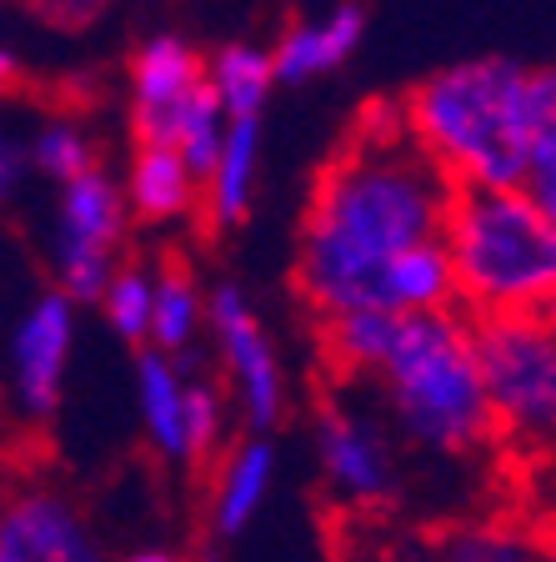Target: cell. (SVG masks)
<instances>
[{"label": "cell", "instance_id": "obj_1", "mask_svg": "<svg viewBox=\"0 0 556 562\" xmlns=\"http://www.w3.org/2000/svg\"><path fill=\"white\" fill-rule=\"evenodd\" d=\"M456 181L411 136L401 105L376 101L316 171L296 232L291 286L306 312H382V281L406 246L441 241Z\"/></svg>", "mask_w": 556, "mask_h": 562}, {"label": "cell", "instance_id": "obj_2", "mask_svg": "<svg viewBox=\"0 0 556 562\" xmlns=\"http://www.w3.org/2000/svg\"><path fill=\"white\" fill-rule=\"evenodd\" d=\"M326 367L361 382L406 452L472 462L497 447L491 407L472 351V316L441 312H337L321 316Z\"/></svg>", "mask_w": 556, "mask_h": 562}, {"label": "cell", "instance_id": "obj_3", "mask_svg": "<svg viewBox=\"0 0 556 562\" xmlns=\"http://www.w3.org/2000/svg\"><path fill=\"white\" fill-rule=\"evenodd\" d=\"M396 105L456 187H522L532 140L556 126V76L517 56H476L431 70Z\"/></svg>", "mask_w": 556, "mask_h": 562}, {"label": "cell", "instance_id": "obj_4", "mask_svg": "<svg viewBox=\"0 0 556 562\" xmlns=\"http://www.w3.org/2000/svg\"><path fill=\"white\" fill-rule=\"evenodd\" d=\"M441 241L466 316L552 312L556 216L522 187H456Z\"/></svg>", "mask_w": 556, "mask_h": 562}, {"label": "cell", "instance_id": "obj_5", "mask_svg": "<svg viewBox=\"0 0 556 562\" xmlns=\"http://www.w3.org/2000/svg\"><path fill=\"white\" fill-rule=\"evenodd\" d=\"M472 351L497 447L546 457L556 442V327L552 312L472 316Z\"/></svg>", "mask_w": 556, "mask_h": 562}, {"label": "cell", "instance_id": "obj_6", "mask_svg": "<svg viewBox=\"0 0 556 562\" xmlns=\"http://www.w3.org/2000/svg\"><path fill=\"white\" fill-rule=\"evenodd\" d=\"M126 191L105 166L70 176L56 187V236H50V271L60 292L76 306H91L101 296L105 277L116 271L126 246Z\"/></svg>", "mask_w": 556, "mask_h": 562}, {"label": "cell", "instance_id": "obj_7", "mask_svg": "<svg viewBox=\"0 0 556 562\" xmlns=\"http://www.w3.org/2000/svg\"><path fill=\"white\" fill-rule=\"evenodd\" d=\"M316 468L326 497L347 513H382L401 497V442L376 407L326 397L316 412Z\"/></svg>", "mask_w": 556, "mask_h": 562}, {"label": "cell", "instance_id": "obj_8", "mask_svg": "<svg viewBox=\"0 0 556 562\" xmlns=\"http://www.w3.org/2000/svg\"><path fill=\"white\" fill-rule=\"evenodd\" d=\"M206 331L220 357V386L246 432H271L286 417V367L276 357L261 312L236 281H220L206 292Z\"/></svg>", "mask_w": 556, "mask_h": 562}, {"label": "cell", "instance_id": "obj_9", "mask_svg": "<svg viewBox=\"0 0 556 562\" xmlns=\"http://www.w3.org/2000/svg\"><path fill=\"white\" fill-rule=\"evenodd\" d=\"M76 327H81V306L60 286L35 292L25 312L15 316L11 341H5V392H11V412L25 427L56 422L60 402H66L70 357H76Z\"/></svg>", "mask_w": 556, "mask_h": 562}, {"label": "cell", "instance_id": "obj_10", "mask_svg": "<svg viewBox=\"0 0 556 562\" xmlns=\"http://www.w3.org/2000/svg\"><path fill=\"white\" fill-rule=\"evenodd\" d=\"M0 562H111L86 507L56 482L0 492Z\"/></svg>", "mask_w": 556, "mask_h": 562}, {"label": "cell", "instance_id": "obj_11", "mask_svg": "<svg viewBox=\"0 0 556 562\" xmlns=\"http://www.w3.org/2000/svg\"><path fill=\"white\" fill-rule=\"evenodd\" d=\"M201 86H206V56L185 35H146L131 56V131L136 140L166 146Z\"/></svg>", "mask_w": 556, "mask_h": 562}, {"label": "cell", "instance_id": "obj_12", "mask_svg": "<svg viewBox=\"0 0 556 562\" xmlns=\"http://www.w3.org/2000/svg\"><path fill=\"white\" fill-rule=\"evenodd\" d=\"M261 146H266V116H226L220 146L201 181V216L216 232H236L251 222L256 187H261Z\"/></svg>", "mask_w": 556, "mask_h": 562}, {"label": "cell", "instance_id": "obj_13", "mask_svg": "<svg viewBox=\"0 0 556 562\" xmlns=\"http://www.w3.org/2000/svg\"><path fill=\"white\" fill-rule=\"evenodd\" d=\"M366 41V11L356 0L337 5L331 15H316V21H296L276 35V46H266L271 56V76L276 86H306L321 81L331 70H341L356 46Z\"/></svg>", "mask_w": 556, "mask_h": 562}, {"label": "cell", "instance_id": "obj_14", "mask_svg": "<svg viewBox=\"0 0 556 562\" xmlns=\"http://www.w3.org/2000/svg\"><path fill=\"white\" fill-rule=\"evenodd\" d=\"M216 482H211V532L241 538L261 517L276 487V442L271 432H246L231 452H216Z\"/></svg>", "mask_w": 556, "mask_h": 562}, {"label": "cell", "instance_id": "obj_15", "mask_svg": "<svg viewBox=\"0 0 556 562\" xmlns=\"http://www.w3.org/2000/svg\"><path fill=\"white\" fill-rule=\"evenodd\" d=\"M121 191H126L131 222L140 226H181L201 211V181L161 140H136Z\"/></svg>", "mask_w": 556, "mask_h": 562}, {"label": "cell", "instance_id": "obj_16", "mask_svg": "<svg viewBox=\"0 0 556 562\" xmlns=\"http://www.w3.org/2000/svg\"><path fill=\"white\" fill-rule=\"evenodd\" d=\"M185 367L156 347H140L136 357V412L140 432L166 468H191L185 462Z\"/></svg>", "mask_w": 556, "mask_h": 562}, {"label": "cell", "instance_id": "obj_17", "mask_svg": "<svg viewBox=\"0 0 556 562\" xmlns=\"http://www.w3.org/2000/svg\"><path fill=\"white\" fill-rule=\"evenodd\" d=\"M382 562H546L526 532L497 522H456L392 542Z\"/></svg>", "mask_w": 556, "mask_h": 562}, {"label": "cell", "instance_id": "obj_18", "mask_svg": "<svg viewBox=\"0 0 556 562\" xmlns=\"http://www.w3.org/2000/svg\"><path fill=\"white\" fill-rule=\"evenodd\" d=\"M206 337V292L185 267H156V302H151V337L146 347L166 351L175 362H191V351Z\"/></svg>", "mask_w": 556, "mask_h": 562}, {"label": "cell", "instance_id": "obj_19", "mask_svg": "<svg viewBox=\"0 0 556 562\" xmlns=\"http://www.w3.org/2000/svg\"><path fill=\"white\" fill-rule=\"evenodd\" d=\"M206 86L216 95L220 116H266V101L276 91L266 46L251 41H231L216 56H206Z\"/></svg>", "mask_w": 556, "mask_h": 562}, {"label": "cell", "instance_id": "obj_20", "mask_svg": "<svg viewBox=\"0 0 556 562\" xmlns=\"http://www.w3.org/2000/svg\"><path fill=\"white\" fill-rule=\"evenodd\" d=\"M151 302H156V267L126 261V257L116 261V271L105 277L101 296H95L105 327L116 331L126 347H146V337H151Z\"/></svg>", "mask_w": 556, "mask_h": 562}, {"label": "cell", "instance_id": "obj_21", "mask_svg": "<svg viewBox=\"0 0 556 562\" xmlns=\"http://www.w3.org/2000/svg\"><path fill=\"white\" fill-rule=\"evenodd\" d=\"M25 156H31V176H41V181H50V187H60V181H70V176L101 166V156H95V136L81 126V121H66V116L41 121L35 136L25 140Z\"/></svg>", "mask_w": 556, "mask_h": 562}, {"label": "cell", "instance_id": "obj_22", "mask_svg": "<svg viewBox=\"0 0 556 562\" xmlns=\"http://www.w3.org/2000/svg\"><path fill=\"white\" fill-rule=\"evenodd\" d=\"M231 417L236 412H231L226 386L211 382V376H196L185 367V462H191V468L216 462V452L226 447Z\"/></svg>", "mask_w": 556, "mask_h": 562}, {"label": "cell", "instance_id": "obj_23", "mask_svg": "<svg viewBox=\"0 0 556 562\" xmlns=\"http://www.w3.org/2000/svg\"><path fill=\"white\" fill-rule=\"evenodd\" d=\"M25 181H31V156H25V140L15 136V131H0V211L21 196Z\"/></svg>", "mask_w": 556, "mask_h": 562}, {"label": "cell", "instance_id": "obj_24", "mask_svg": "<svg viewBox=\"0 0 556 562\" xmlns=\"http://www.w3.org/2000/svg\"><path fill=\"white\" fill-rule=\"evenodd\" d=\"M25 5L50 25H86V21H95L111 0H25Z\"/></svg>", "mask_w": 556, "mask_h": 562}, {"label": "cell", "instance_id": "obj_25", "mask_svg": "<svg viewBox=\"0 0 556 562\" xmlns=\"http://www.w3.org/2000/svg\"><path fill=\"white\" fill-rule=\"evenodd\" d=\"M15 81H21V56H15V50L0 41V91H11Z\"/></svg>", "mask_w": 556, "mask_h": 562}, {"label": "cell", "instance_id": "obj_26", "mask_svg": "<svg viewBox=\"0 0 556 562\" xmlns=\"http://www.w3.org/2000/svg\"><path fill=\"white\" fill-rule=\"evenodd\" d=\"M126 562H185L181 552H171V548H140V552H131Z\"/></svg>", "mask_w": 556, "mask_h": 562}]
</instances>
